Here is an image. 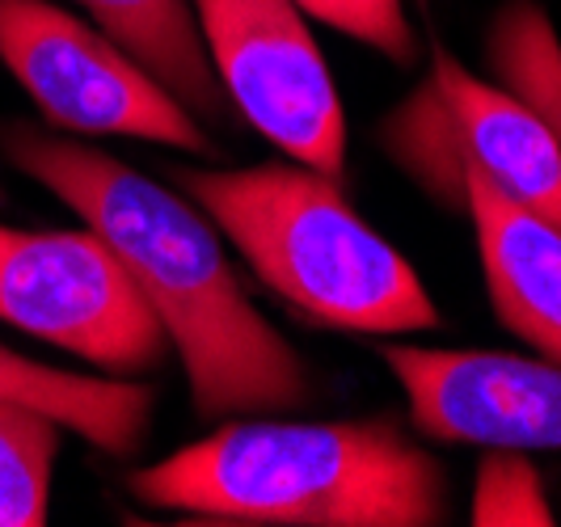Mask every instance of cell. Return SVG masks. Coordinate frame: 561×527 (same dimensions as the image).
<instances>
[{
	"label": "cell",
	"mask_w": 561,
	"mask_h": 527,
	"mask_svg": "<svg viewBox=\"0 0 561 527\" xmlns=\"http://www.w3.org/2000/svg\"><path fill=\"white\" fill-rule=\"evenodd\" d=\"M4 157L68 203L140 283L191 380L203 422L291 414L312 401L309 367L245 296L216 224L111 152L4 127Z\"/></svg>",
	"instance_id": "6da1fadb"
},
{
	"label": "cell",
	"mask_w": 561,
	"mask_h": 527,
	"mask_svg": "<svg viewBox=\"0 0 561 527\" xmlns=\"http://www.w3.org/2000/svg\"><path fill=\"white\" fill-rule=\"evenodd\" d=\"M131 499L198 524L439 527L448 472L389 417H225L207 439L127 477Z\"/></svg>",
	"instance_id": "7a4b0ae2"
},
{
	"label": "cell",
	"mask_w": 561,
	"mask_h": 527,
	"mask_svg": "<svg viewBox=\"0 0 561 527\" xmlns=\"http://www.w3.org/2000/svg\"><path fill=\"white\" fill-rule=\"evenodd\" d=\"M173 177L253 275L309 325L376 337L444 325L419 271L346 203L334 177L296 161L178 169Z\"/></svg>",
	"instance_id": "3957f363"
},
{
	"label": "cell",
	"mask_w": 561,
	"mask_h": 527,
	"mask_svg": "<svg viewBox=\"0 0 561 527\" xmlns=\"http://www.w3.org/2000/svg\"><path fill=\"white\" fill-rule=\"evenodd\" d=\"M0 321L114 376L152 371L173 351L140 283L89 224L81 232L0 224Z\"/></svg>",
	"instance_id": "277c9868"
},
{
	"label": "cell",
	"mask_w": 561,
	"mask_h": 527,
	"mask_svg": "<svg viewBox=\"0 0 561 527\" xmlns=\"http://www.w3.org/2000/svg\"><path fill=\"white\" fill-rule=\"evenodd\" d=\"M0 64L59 131L148 139L195 157L216 152L195 114L114 38L47 0H0Z\"/></svg>",
	"instance_id": "5b68a950"
},
{
	"label": "cell",
	"mask_w": 561,
	"mask_h": 527,
	"mask_svg": "<svg viewBox=\"0 0 561 527\" xmlns=\"http://www.w3.org/2000/svg\"><path fill=\"white\" fill-rule=\"evenodd\" d=\"M228 102L296 165L346 182V111L296 0H195Z\"/></svg>",
	"instance_id": "8992f818"
},
{
	"label": "cell",
	"mask_w": 561,
	"mask_h": 527,
	"mask_svg": "<svg viewBox=\"0 0 561 527\" xmlns=\"http://www.w3.org/2000/svg\"><path fill=\"white\" fill-rule=\"evenodd\" d=\"M380 359L426 439L561 451V363L405 342L380 346Z\"/></svg>",
	"instance_id": "52a82bcc"
},
{
	"label": "cell",
	"mask_w": 561,
	"mask_h": 527,
	"mask_svg": "<svg viewBox=\"0 0 561 527\" xmlns=\"http://www.w3.org/2000/svg\"><path fill=\"white\" fill-rule=\"evenodd\" d=\"M469 220L494 317L540 359L561 363V228L511 203L473 161Z\"/></svg>",
	"instance_id": "ba28073f"
},
{
	"label": "cell",
	"mask_w": 561,
	"mask_h": 527,
	"mask_svg": "<svg viewBox=\"0 0 561 527\" xmlns=\"http://www.w3.org/2000/svg\"><path fill=\"white\" fill-rule=\"evenodd\" d=\"M431 77L439 84L451 118L460 127L469 161L511 203L561 228V144L558 136L519 106L494 81L469 72L448 47L431 51Z\"/></svg>",
	"instance_id": "9c48e42d"
},
{
	"label": "cell",
	"mask_w": 561,
	"mask_h": 527,
	"mask_svg": "<svg viewBox=\"0 0 561 527\" xmlns=\"http://www.w3.org/2000/svg\"><path fill=\"white\" fill-rule=\"evenodd\" d=\"M77 4L198 123H225L228 93L211 72L191 0H77Z\"/></svg>",
	"instance_id": "30bf717a"
},
{
	"label": "cell",
	"mask_w": 561,
	"mask_h": 527,
	"mask_svg": "<svg viewBox=\"0 0 561 527\" xmlns=\"http://www.w3.org/2000/svg\"><path fill=\"white\" fill-rule=\"evenodd\" d=\"M0 397L51 414L106 456H136L152 422V389L26 359L9 342H0Z\"/></svg>",
	"instance_id": "8fae6325"
},
{
	"label": "cell",
	"mask_w": 561,
	"mask_h": 527,
	"mask_svg": "<svg viewBox=\"0 0 561 527\" xmlns=\"http://www.w3.org/2000/svg\"><path fill=\"white\" fill-rule=\"evenodd\" d=\"M380 148L451 216H469V152L435 77L414 84L380 123Z\"/></svg>",
	"instance_id": "7c38bea8"
},
{
	"label": "cell",
	"mask_w": 561,
	"mask_h": 527,
	"mask_svg": "<svg viewBox=\"0 0 561 527\" xmlns=\"http://www.w3.org/2000/svg\"><path fill=\"white\" fill-rule=\"evenodd\" d=\"M485 72L561 144V38L540 0H506L485 30Z\"/></svg>",
	"instance_id": "4fadbf2b"
},
{
	"label": "cell",
	"mask_w": 561,
	"mask_h": 527,
	"mask_svg": "<svg viewBox=\"0 0 561 527\" xmlns=\"http://www.w3.org/2000/svg\"><path fill=\"white\" fill-rule=\"evenodd\" d=\"M51 414L0 397V527H43L64 451Z\"/></svg>",
	"instance_id": "5bb4252c"
},
{
	"label": "cell",
	"mask_w": 561,
	"mask_h": 527,
	"mask_svg": "<svg viewBox=\"0 0 561 527\" xmlns=\"http://www.w3.org/2000/svg\"><path fill=\"white\" fill-rule=\"evenodd\" d=\"M469 524L478 527H553L558 511L545 499V481L528 451L519 447H485L473 477Z\"/></svg>",
	"instance_id": "9a60e30c"
},
{
	"label": "cell",
	"mask_w": 561,
	"mask_h": 527,
	"mask_svg": "<svg viewBox=\"0 0 561 527\" xmlns=\"http://www.w3.org/2000/svg\"><path fill=\"white\" fill-rule=\"evenodd\" d=\"M305 18H317L337 34L364 43L393 64H414L419 59V38L405 18V0H296Z\"/></svg>",
	"instance_id": "2e32d148"
}]
</instances>
